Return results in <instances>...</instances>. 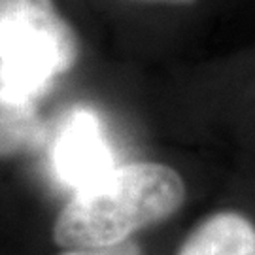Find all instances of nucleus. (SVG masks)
Instances as JSON below:
<instances>
[{
  "mask_svg": "<svg viewBox=\"0 0 255 255\" xmlns=\"http://www.w3.org/2000/svg\"><path fill=\"white\" fill-rule=\"evenodd\" d=\"M51 159L57 178L74 191L116 166L101 119L89 110H74L66 118L55 136Z\"/></svg>",
  "mask_w": 255,
  "mask_h": 255,
  "instance_id": "obj_3",
  "label": "nucleus"
},
{
  "mask_svg": "<svg viewBox=\"0 0 255 255\" xmlns=\"http://www.w3.org/2000/svg\"><path fill=\"white\" fill-rule=\"evenodd\" d=\"M136 2H146V4H166V6H193L199 0H136Z\"/></svg>",
  "mask_w": 255,
  "mask_h": 255,
  "instance_id": "obj_7",
  "label": "nucleus"
},
{
  "mask_svg": "<svg viewBox=\"0 0 255 255\" xmlns=\"http://www.w3.org/2000/svg\"><path fill=\"white\" fill-rule=\"evenodd\" d=\"M80 57V42L53 0H0V89L36 101Z\"/></svg>",
  "mask_w": 255,
  "mask_h": 255,
  "instance_id": "obj_2",
  "label": "nucleus"
},
{
  "mask_svg": "<svg viewBox=\"0 0 255 255\" xmlns=\"http://www.w3.org/2000/svg\"><path fill=\"white\" fill-rule=\"evenodd\" d=\"M185 199V182L168 164L140 161L114 166L74 191L55 219L53 238L64 250L116 246L170 219Z\"/></svg>",
  "mask_w": 255,
  "mask_h": 255,
  "instance_id": "obj_1",
  "label": "nucleus"
},
{
  "mask_svg": "<svg viewBox=\"0 0 255 255\" xmlns=\"http://www.w3.org/2000/svg\"><path fill=\"white\" fill-rule=\"evenodd\" d=\"M176 255H255V223L235 210L216 212L193 229Z\"/></svg>",
  "mask_w": 255,
  "mask_h": 255,
  "instance_id": "obj_4",
  "label": "nucleus"
},
{
  "mask_svg": "<svg viewBox=\"0 0 255 255\" xmlns=\"http://www.w3.org/2000/svg\"><path fill=\"white\" fill-rule=\"evenodd\" d=\"M46 128L34 101L0 89V157L25 153L42 146Z\"/></svg>",
  "mask_w": 255,
  "mask_h": 255,
  "instance_id": "obj_5",
  "label": "nucleus"
},
{
  "mask_svg": "<svg viewBox=\"0 0 255 255\" xmlns=\"http://www.w3.org/2000/svg\"><path fill=\"white\" fill-rule=\"evenodd\" d=\"M61 255H144L138 244L134 242H121L108 248H82V250H68Z\"/></svg>",
  "mask_w": 255,
  "mask_h": 255,
  "instance_id": "obj_6",
  "label": "nucleus"
}]
</instances>
